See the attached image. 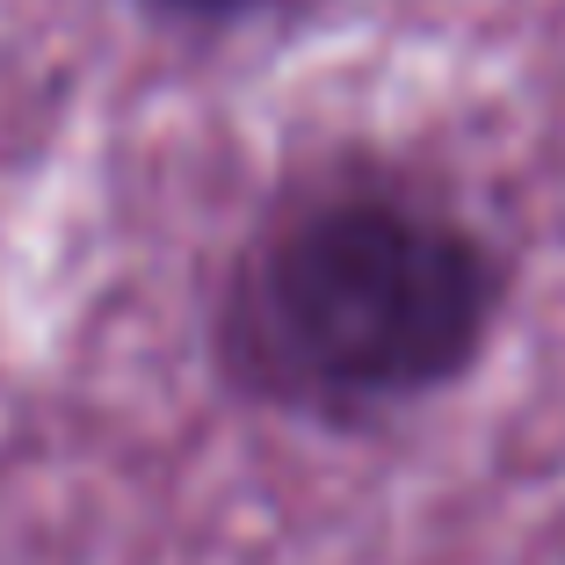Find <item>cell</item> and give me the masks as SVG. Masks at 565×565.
Instances as JSON below:
<instances>
[{
  "instance_id": "cell-2",
  "label": "cell",
  "mask_w": 565,
  "mask_h": 565,
  "mask_svg": "<svg viewBox=\"0 0 565 565\" xmlns=\"http://www.w3.org/2000/svg\"><path fill=\"white\" fill-rule=\"evenodd\" d=\"M138 15L152 22V30L167 36H239L254 30V22H276L282 8H298V0H131Z\"/></svg>"
},
{
  "instance_id": "cell-1",
  "label": "cell",
  "mask_w": 565,
  "mask_h": 565,
  "mask_svg": "<svg viewBox=\"0 0 565 565\" xmlns=\"http://www.w3.org/2000/svg\"><path fill=\"white\" fill-rule=\"evenodd\" d=\"M508 262L435 182L377 152L298 167L211 298L225 392L290 420H377L457 384L493 341Z\"/></svg>"
}]
</instances>
